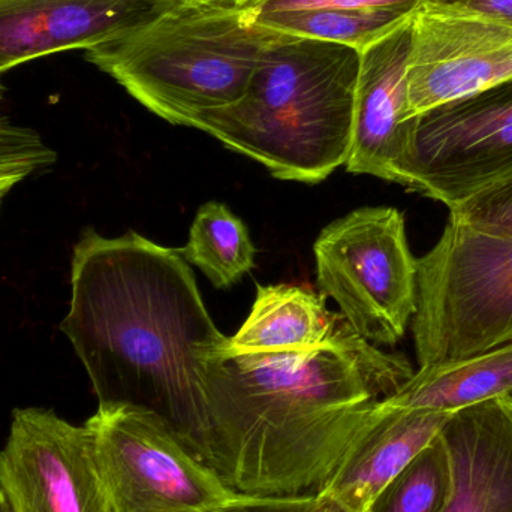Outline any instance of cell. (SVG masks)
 <instances>
[{
    "instance_id": "18",
    "label": "cell",
    "mask_w": 512,
    "mask_h": 512,
    "mask_svg": "<svg viewBox=\"0 0 512 512\" xmlns=\"http://www.w3.org/2000/svg\"><path fill=\"white\" fill-rule=\"evenodd\" d=\"M411 15L367 9H306L274 12L249 21L279 35L337 42L361 51Z\"/></svg>"
},
{
    "instance_id": "10",
    "label": "cell",
    "mask_w": 512,
    "mask_h": 512,
    "mask_svg": "<svg viewBox=\"0 0 512 512\" xmlns=\"http://www.w3.org/2000/svg\"><path fill=\"white\" fill-rule=\"evenodd\" d=\"M0 489L17 512H114L89 427L51 409L12 412L0 450Z\"/></svg>"
},
{
    "instance_id": "12",
    "label": "cell",
    "mask_w": 512,
    "mask_h": 512,
    "mask_svg": "<svg viewBox=\"0 0 512 512\" xmlns=\"http://www.w3.org/2000/svg\"><path fill=\"white\" fill-rule=\"evenodd\" d=\"M176 0H0V75L68 50L114 41Z\"/></svg>"
},
{
    "instance_id": "7",
    "label": "cell",
    "mask_w": 512,
    "mask_h": 512,
    "mask_svg": "<svg viewBox=\"0 0 512 512\" xmlns=\"http://www.w3.org/2000/svg\"><path fill=\"white\" fill-rule=\"evenodd\" d=\"M86 426L114 512H212L243 496L153 412L98 406Z\"/></svg>"
},
{
    "instance_id": "21",
    "label": "cell",
    "mask_w": 512,
    "mask_h": 512,
    "mask_svg": "<svg viewBox=\"0 0 512 512\" xmlns=\"http://www.w3.org/2000/svg\"><path fill=\"white\" fill-rule=\"evenodd\" d=\"M426 0H242L236 6L248 20L265 14L306 9H367L411 15Z\"/></svg>"
},
{
    "instance_id": "16",
    "label": "cell",
    "mask_w": 512,
    "mask_h": 512,
    "mask_svg": "<svg viewBox=\"0 0 512 512\" xmlns=\"http://www.w3.org/2000/svg\"><path fill=\"white\" fill-rule=\"evenodd\" d=\"M504 396H512V342L462 360L420 367L381 403L387 409L456 412Z\"/></svg>"
},
{
    "instance_id": "23",
    "label": "cell",
    "mask_w": 512,
    "mask_h": 512,
    "mask_svg": "<svg viewBox=\"0 0 512 512\" xmlns=\"http://www.w3.org/2000/svg\"><path fill=\"white\" fill-rule=\"evenodd\" d=\"M512 24V0H442Z\"/></svg>"
},
{
    "instance_id": "15",
    "label": "cell",
    "mask_w": 512,
    "mask_h": 512,
    "mask_svg": "<svg viewBox=\"0 0 512 512\" xmlns=\"http://www.w3.org/2000/svg\"><path fill=\"white\" fill-rule=\"evenodd\" d=\"M322 294L292 285L256 286L251 315L236 336L219 348L230 354L307 351L327 342L339 318L328 312Z\"/></svg>"
},
{
    "instance_id": "1",
    "label": "cell",
    "mask_w": 512,
    "mask_h": 512,
    "mask_svg": "<svg viewBox=\"0 0 512 512\" xmlns=\"http://www.w3.org/2000/svg\"><path fill=\"white\" fill-rule=\"evenodd\" d=\"M221 346V345H219ZM204 358L207 465L254 498L318 495L382 417L379 402L414 375L348 322L318 348Z\"/></svg>"
},
{
    "instance_id": "17",
    "label": "cell",
    "mask_w": 512,
    "mask_h": 512,
    "mask_svg": "<svg viewBox=\"0 0 512 512\" xmlns=\"http://www.w3.org/2000/svg\"><path fill=\"white\" fill-rule=\"evenodd\" d=\"M180 252L219 289L239 282L255 267L256 248L248 227L219 201L198 209L188 243Z\"/></svg>"
},
{
    "instance_id": "4",
    "label": "cell",
    "mask_w": 512,
    "mask_h": 512,
    "mask_svg": "<svg viewBox=\"0 0 512 512\" xmlns=\"http://www.w3.org/2000/svg\"><path fill=\"white\" fill-rule=\"evenodd\" d=\"M271 36L237 8L176 0L86 59L165 122L194 128L243 98Z\"/></svg>"
},
{
    "instance_id": "3",
    "label": "cell",
    "mask_w": 512,
    "mask_h": 512,
    "mask_svg": "<svg viewBox=\"0 0 512 512\" xmlns=\"http://www.w3.org/2000/svg\"><path fill=\"white\" fill-rule=\"evenodd\" d=\"M360 50L274 33L245 95L194 128L264 165L316 185L348 161Z\"/></svg>"
},
{
    "instance_id": "20",
    "label": "cell",
    "mask_w": 512,
    "mask_h": 512,
    "mask_svg": "<svg viewBox=\"0 0 512 512\" xmlns=\"http://www.w3.org/2000/svg\"><path fill=\"white\" fill-rule=\"evenodd\" d=\"M451 221L512 240V177L450 207Z\"/></svg>"
},
{
    "instance_id": "9",
    "label": "cell",
    "mask_w": 512,
    "mask_h": 512,
    "mask_svg": "<svg viewBox=\"0 0 512 512\" xmlns=\"http://www.w3.org/2000/svg\"><path fill=\"white\" fill-rule=\"evenodd\" d=\"M512 80V24L426 0L412 15L408 116L469 98Z\"/></svg>"
},
{
    "instance_id": "13",
    "label": "cell",
    "mask_w": 512,
    "mask_h": 512,
    "mask_svg": "<svg viewBox=\"0 0 512 512\" xmlns=\"http://www.w3.org/2000/svg\"><path fill=\"white\" fill-rule=\"evenodd\" d=\"M439 436L451 468L439 512H512V396L453 412Z\"/></svg>"
},
{
    "instance_id": "27",
    "label": "cell",
    "mask_w": 512,
    "mask_h": 512,
    "mask_svg": "<svg viewBox=\"0 0 512 512\" xmlns=\"http://www.w3.org/2000/svg\"><path fill=\"white\" fill-rule=\"evenodd\" d=\"M0 512H17L9 496L0 489Z\"/></svg>"
},
{
    "instance_id": "29",
    "label": "cell",
    "mask_w": 512,
    "mask_h": 512,
    "mask_svg": "<svg viewBox=\"0 0 512 512\" xmlns=\"http://www.w3.org/2000/svg\"><path fill=\"white\" fill-rule=\"evenodd\" d=\"M0 204H2V201H0Z\"/></svg>"
},
{
    "instance_id": "5",
    "label": "cell",
    "mask_w": 512,
    "mask_h": 512,
    "mask_svg": "<svg viewBox=\"0 0 512 512\" xmlns=\"http://www.w3.org/2000/svg\"><path fill=\"white\" fill-rule=\"evenodd\" d=\"M412 334L420 367L512 342V240L448 219L438 243L417 259Z\"/></svg>"
},
{
    "instance_id": "8",
    "label": "cell",
    "mask_w": 512,
    "mask_h": 512,
    "mask_svg": "<svg viewBox=\"0 0 512 512\" xmlns=\"http://www.w3.org/2000/svg\"><path fill=\"white\" fill-rule=\"evenodd\" d=\"M512 177V80L418 117L406 189L450 207Z\"/></svg>"
},
{
    "instance_id": "19",
    "label": "cell",
    "mask_w": 512,
    "mask_h": 512,
    "mask_svg": "<svg viewBox=\"0 0 512 512\" xmlns=\"http://www.w3.org/2000/svg\"><path fill=\"white\" fill-rule=\"evenodd\" d=\"M450 486V459L438 435L379 493L369 512H439Z\"/></svg>"
},
{
    "instance_id": "25",
    "label": "cell",
    "mask_w": 512,
    "mask_h": 512,
    "mask_svg": "<svg viewBox=\"0 0 512 512\" xmlns=\"http://www.w3.org/2000/svg\"><path fill=\"white\" fill-rule=\"evenodd\" d=\"M310 512H351L348 508L343 507L339 502L334 499L328 498V496L321 495L318 493V501H316L315 507Z\"/></svg>"
},
{
    "instance_id": "14",
    "label": "cell",
    "mask_w": 512,
    "mask_h": 512,
    "mask_svg": "<svg viewBox=\"0 0 512 512\" xmlns=\"http://www.w3.org/2000/svg\"><path fill=\"white\" fill-rule=\"evenodd\" d=\"M330 478L321 495L351 512H369L379 493L441 433L453 412L387 409Z\"/></svg>"
},
{
    "instance_id": "2",
    "label": "cell",
    "mask_w": 512,
    "mask_h": 512,
    "mask_svg": "<svg viewBox=\"0 0 512 512\" xmlns=\"http://www.w3.org/2000/svg\"><path fill=\"white\" fill-rule=\"evenodd\" d=\"M99 406L158 415L203 462L210 418L204 358L224 343L180 249L140 234L84 231L71 261L60 324Z\"/></svg>"
},
{
    "instance_id": "22",
    "label": "cell",
    "mask_w": 512,
    "mask_h": 512,
    "mask_svg": "<svg viewBox=\"0 0 512 512\" xmlns=\"http://www.w3.org/2000/svg\"><path fill=\"white\" fill-rule=\"evenodd\" d=\"M318 495L291 496V498H254L245 496L212 512H310Z\"/></svg>"
},
{
    "instance_id": "6",
    "label": "cell",
    "mask_w": 512,
    "mask_h": 512,
    "mask_svg": "<svg viewBox=\"0 0 512 512\" xmlns=\"http://www.w3.org/2000/svg\"><path fill=\"white\" fill-rule=\"evenodd\" d=\"M319 291L373 345L393 346L417 310V258L403 213L363 207L331 222L313 246Z\"/></svg>"
},
{
    "instance_id": "11",
    "label": "cell",
    "mask_w": 512,
    "mask_h": 512,
    "mask_svg": "<svg viewBox=\"0 0 512 512\" xmlns=\"http://www.w3.org/2000/svg\"><path fill=\"white\" fill-rule=\"evenodd\" d=\"M414 15V14H412ZM412 15L360 51L346 170L406 188L417 119L408 116Z\"/></svg>"
},
{
    "instance_id": "26",
    "label": "cell",
    "mask_w": 512,
    "mask_h": 512,
    "mask_svg": "<svg viewBox=\"0 0 512 512\" xmlns=\"http://www.w3.org/2000/svg\"><path fill=\"white\" fill-rule=\"evenodd\" d=\"M200 5L215 6V8H236L242 0H191Z\"/></svg>"
},
{
    "instance_id": "24",
    "label": "cell",
    "mask_w": 512,
    "mask_h": 512,
    "mask_svg": "<svg viewBox=\"0 0 512 512\" xmlns=\"http://www.w3.org/2000/svg\"><path fill=\"white\" fill-rule=\"evenodd\" d=\"M32 170L27 168H8V170H0V201L27 177L33 176Z\"/></svg>"
},
{
    "instance_id": "28",
    "label": "cell",
    "mask_w": 512,
    "mask_h": 512,
    "mask_svg": "<svg viewBox=\"0 0 512 512\" xmlns=\"http://www.w3.org/2000/svg\"><path fill=\"white\" fill-rule=\"evenodd\" d=\"M3 93H5V87H3L2 83H0V104H2Z\"/></svg>"
}]
</instances>
